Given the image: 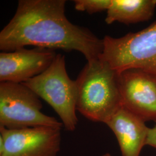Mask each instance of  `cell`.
I'll return each mask as SVG.
<instances>
[{
	"label": "cell",
	"mask_w": 156,
	"mask_h": 156,
	"mask_svg": "<svg viewBox=\"0 0 156 156\" xmlns=\"http://www.w3.org/2000/svg\"><path fill=\"white\" fill-rule=\"evenodd\" d=\"M56 51L41 48H26L0 53V82L22 83L34 78L50 66Z\"/></svg>",
	"instance_id": "cell-8"
},
{
	"label": "cell",
	"mask_w": 156,
	"mask_h": 156,
	"mask_svg": "<svg viewBox=\"0 0 156 156\" xmlns=\"http://www.w3.org/2000/svg\"><path fill=\"white\" fill-rule=\"evenodd\" d=\"M144 120L122 106L106 123L115 135L122 156H140L150 128Z\"/></svg>",
	"instance_id": "cell-9"
},
{
	"label": "cell",
	"mask_w": 156,
	"mask_h": 156,
	"mask_svg": "<svg viewBox=\"0 0 156 156\" xmlns=\"http://www.w3.org/2000/svg\"><path fill=\"white\" fill-rule=\"evenodd\" d=\"M146 145L156 148V124L153 128L149 129L146 140Z\"/></svg>",
	"instance_id": "cell-12"
},
{
	"label": "cell",
	"mask_w": 156,
	"mask_h": 156,
	"mask_svg": "<svg viewBox=\"0 0 156 156\" xmlns=\"http://www.w3.org/2000/svg\"><path fill=\"white\" fill-rule=\"evenodd\" d=\"M42 108L40 98L24 84L0 82V127L8 129L63 127L55 117L42 113Z\"/></svg>",
	"instance_id": "cell-5"
},
{
	"label": "cell",
	"mask_w": 156,
	"mask_h": 156,
	"mask_svg": "<svg viewBox=\"0 0 156 156\" xmlns=\"http://www.w3.org/2000/svg\"><path fill=\"white\" fill-rule=\"evenodd\" d=\"M61 129L0 127V156H57L61 148Z\"/></svg>",
	"instance_id": "cell-6"
},
{
	"label": "cell",
	"mask_w": 156,
	"mask_h": 156,
	"mask_svg": "<svg viewBox=\"0 0 156 156\" xmlns=\"http://www.w3.org/2000/svg\"><path fill=\"white\" fill-rule=\"evenodd\" d=\"M66 0H20L16 11L0 33V49L12 51L34 46L66 51L76 50L87 62L99 59L103 39L71 22L66 16Z\"/></svg>",
	"instance_id": "cell-1"
},
{
	"label": "cell",
	"mask_w": 156,
	"mask_h": 156,
	"mask_svg": "<svg viewBox=\"0 0 156 156\" xmlns=\"http://www.w3.org/2000/svg\"><path fill=\"white\" fill-rule=\"evenodd\" d=\"M156 8V0H111L106 11L105 22L126 24H135L149 20Z\"/></svg>",
	"instance_id": "cell-10"
},
{
	"label": "cell",
	"mask_w": 156,
	"mask_h": 156,
	"mask_svg": "<svg viewBox=\"0 0 156 156\" xmlns=\"http://www.w3.org/2000/svg\"><path fill=\"white\" fill-rule=\"evenodd\" d=\"M76 82V111L90 120L106 124L123 106L119 73L100 58L87 62Z\"/></svg>",
	"instance_id": "cell-2"
},
{
	"label": "cell",
	"mask_w": 156,
	"mask_h": 156,
	"mask_svg": "<svg viewBox=\"0 0 156 156\" xmlns=\"http://www.w3.org/2000/svg\"><path fill=\"white\" fill-rule=\"evenodd\" d=\"M102 156H111V154H110V153H105V154H103Z\"/></svg>",
	"instance_id": "cell-13"
},
{
	"label": "cell",
	"mask_w": 156,
	"mask_h": 156,
	"mask_svg": "<svg viewBox=\"0 0 156 156\" xmlns=\"http://www.w3.org/2000/svg\"><path fill=\"white\" fill-rule=\"evenodd\" d=\"M22 83L51 106L67 131L76 129L78 87L67 73L64 55L57 54L44 72Z\"/></svg>",
	"instance_id": "cell-4"
},
{
	"label": "cell",
	"mask_w": 156,
	"mask_h": 156,
	"mask_svg": "<svg viewBox=\"0 0 156 156\" xmlns=\"http://www.w3.org/2000/svg\"><path fill=\"white\" fill-rule=\"evenodd\" d=\"M100 59L117 73L138 69L156 81V21L120 38L105 35Z\"/></svg>",
	"instance_id": "cell-3"
},
{
	"label": "cell",
	"mask_w": 156,
	"mask_h": 156,
	"mask_svg": "<svg viewBox=\"0 0 156 156\" xmlns=\"http://www.w3.org/2000/svg\"><path fill=\"white\" fill-rule=\"evenodd\" d=\"M111 0H75V8L79 11L86 12L89 14L107 11Z\"/></svg>",
	"instance_id": "cell-11"
},
{
	"label": "cell",
	"mask_w": 156,
	"mask_h": 156,
	"mask_svg": "<svg viewBox=\"0 0 156 156\" xmlns=\"http://www.w3.org/2000/svg\"><path fill=\"white\" fill-rule=\"evenodd\" d=\"M123 107L145 122H156V81L147 73L130 69L119 73Z\"/></svg>",
	"instance_id": "cell-7"
}]
</instances>
